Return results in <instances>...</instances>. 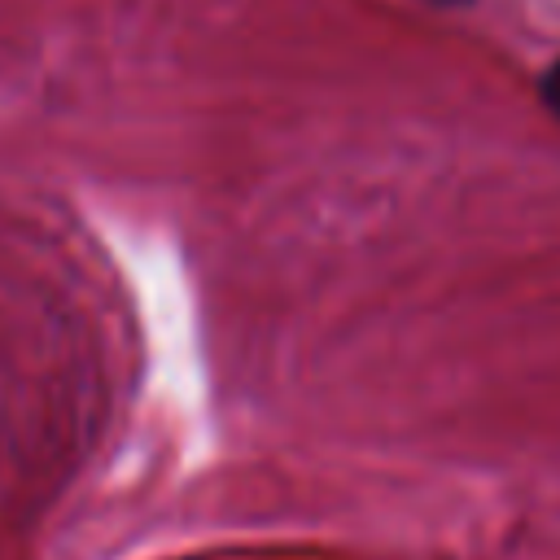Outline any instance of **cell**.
Returning a JSON list of instances; mask_svg holds the SVG:
<instances>
[{
    "instance_id": "1",
    "label": "cell",
    "mask_w": 560,
    "mask_h": 560,
    "mask_svg": "<svg viewBox=\"0 0 560 560\" xmlns=\"http://www.w3.org/2000/svg\"><path fill=\"white\" fill-rule=\"evenodd\" d=\"M538 96H542V105L560 118V57L538 74Z\"/></svg>"
},
{
    "instance_id": "2",
    "label": "cell",
    "mask_w": 560,
    "mask_h": 560,
    "mask_svg": "<svg viewBox=\"0 0 560 560\" xmlns=\"http://www.w3.org/2000/svg\"><path fill=\"white\" fill-rule=\"evenodd\" d=\"M429 4H442V9H455V4H468V0H429Z\"/></svg>"
}]
</instances>
